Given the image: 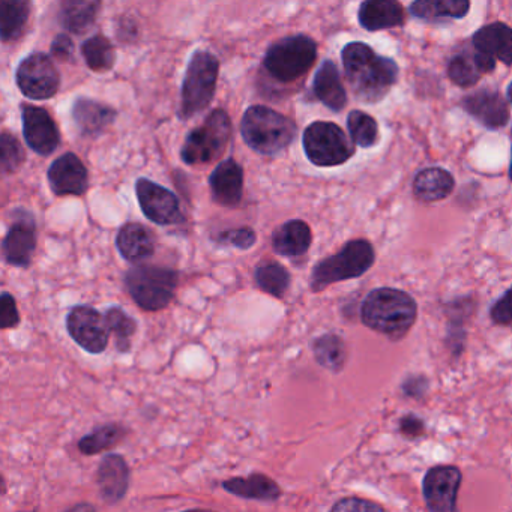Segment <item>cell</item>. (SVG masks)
I'll return each instance as SVG.
<instances>
[{
  "mask_svg": "<svg viewBox=\"0 0 512 512\" xmlns=\"http://www.w3.org/2000/svg\"><path fill=\"white\" fill-rule=\"evenodd\" d=\"M59 82L55 64L44 53L28 56L17 70V85L22 94L32 100L52 98L58 92Z\"/></svg>",
  "mask_w": 512,
  "mask_h": 512,
  "instance_id": "8fae6325",
  "label": "cell"
},
{
  "mask_svg": "<svg viewBox=\"0 0 512 512\" xmlns=\"http://www.w3.org/2000/svg\"><path fill=\"white\" fill-rule=\"evenodd\" d=\"M136 193L143 214L152 223L172 226L184 221L178 197L167 188L142 178L137 181Z\"/></svg>",
  "mask_w": 512,
  "mask_h": 512,
  "instance_id": "4fadbf2b",
  "label": "cell"
},
{
  "mask_svg": "<svg viewBox=\"0 0 512 512\" xmlns=\"http://www.w3.org/2000/svg\"><path fill=\"white\" fill-rule=\"evenodd\" d=\"M341 59L350 88L362 103H379L397 83L400 68L394 59L377 55L367 44H347Z\"/></svg>",
  "mask_w": 512,
  "mask_h": 512,
  "instance_id": "6da1fadb",
  "label": "cell"
},
{
  "mask_svg": "<svg viewBox=\"0 0 512 512\" xmlns=\"http://www.w3.org/2000/svg\"><path fill=\"white\" fill-rule=\"evenodd\" d=\"M376 262V251L367 239L347 242L337 254L326 257L311 271L310 287L314 293L340 281L362 277Z\"/></svg>",
  "mask_w": 512,
  "mask_h": 512,
  "instance_id": "3957f363",
  "label": "cell"
},
{
  "mask_svg": "<svg viewBox=\"0 0 512 512\" xmlns=\"http://www.w3.org/2000/svg\"><path fill=\"white\" fill-rule=\"evenodd\" d=\"M125 436V428L118 424H107L95 428L91 434L82 437L79 449L82 454L95 455L118 445Z\"/></svg>",
  "mask_w": 512,
  "mask_h": 512,
  "instance_id": "d6a6232c",
  "label": "cell"
},
{
  "mask_svg": "<svg viewBox=\"0 0 512 512\" xmlns=\"http://www.w3.org/2000/svg\"><path fill=\"white\" fill-rule=\"evenodd\" d=\"M101 0H61V22L67 31L83 34L100 13Z\"/></svg>",
  "mask_w": 512,
  "mask_h": 512,
  "instance_id": "f546056e",
  "label": "cell"
},
{
  "mask_svg": "<svg viewBox=\"0 0 512 512\" xmlns=\"http://www.w3.org/2000/svg\"><path fill=\"white\" fill-rule=\"evenodd\" d=\"M313 92L320 103L332 112H341L347 104L346 89L341 82L340 71L332 61H325L317 70Z\"/></svg>",
  "mask_w": 512,
  "mask_h": 512,
  "instance_id": "cb8c5ba5",
  "label": "cell"
},
{
  "mask_svg": "<svg viewBox=\"0 0 512 512\" xmlns=\"http://www.w3.org/2000/svg\"><path fill=\"white\" fill-rule=\"evenodd\" d=\"M217 239L221 245L248 250L256 244V232L250 227H241V229L226 230V232L220 233Z\"/></svg>",
  "mask_w": 512,
  "mask_h": 512,
  "instance_id": "f35d334b",
  "label": "cell"
},
{
  "mask_svg": "<svg viewBox=\"0 0 512 512\" xmlns=\"http://www.w3.org/2000/svg\"><path fill=\"white\" fill-rule=\"evenodd\" d=\"M332 511H383V508L368 500L343 499L332 506Z\"/></svg>",
  "mask_w": 512,
  "mask_h": 512,
  "instance_id": "b9f144b4",
  "label": "cell"
},
{
  "mask_svg": "<svg viewBox=\"0 0 512 512\" xmlns=\"http://www.w3.org/2000/svg\"><path fill=\"white\" fill-rule=\"evenodd\" d=\"M473 49L493 61L512 65V28L502 22L482 26L473 34Z\"/></svg>",
  "mask_w": 512,
  "mask_h": 512,
  "instance_id": "44dd1931",
  "label": "cell"
},
{
  "mask_svg": "<svg viewBox=\"0 0 512 512\" xmlns=\"http://www.w3.org/2000/svg\"><path fill=\"white\" fill-rule=\"evenodd\" d=\"M496 64V61L482 55L478 50H466L448 62V77L460 88H470L475 86L484 74L493 73Z\"/></svg>",
  "mask_w": 512,
  "mask_h": 512,
  "instance_id": "7402d4cb",
  "label": "cell"
},
{
  "mask_svg": "<svg viewBox=\"0 0 512 512\" xmlns=\"http://www.w3.org/2000/svg\"><path fill=\"white\" fill-rule=\"evenodd\" d=\"M218 70H220V64L214 55L208 52L194 53L182 85L181 110H179V116L182 119L193 118L211 104L217 88Z\"/></svg>",
  "mask_w": 512,
  "mask_h": 512,
  "instance_id": "52a82bcc",
  "label": "cell"
},
{
  "mask_svg": "<svg viewBox=\"0 0 512 512\" xmlns=\"http://www.w3.org/2000/svg\"><path fill=\"white\" fill-rule=\"evenodd\" d=\"M506 100L512 104V83H509L508 91H506Z\"/></svg>",
  "mask_w": 512,
  "mask_h": 512,
  "instance_id": "f6af8a7d",
  "label": "cell"
},
{
  "mask_svg": "<svg viewBox=\"0 0 512 512\" xmlns=\"http://www.w3.org/2000/svg\"><path fill=\"white\" fill-rule=\"evenodd\" d=\"M302 143L308 160L317 167L341 166L355 154V146L332 122H313L305 130Z\"/></svg>",
  "mask_w": 512,
  "mask_h": 512,
  "instance_id": "9c48e42d",
  "label": "cell"
},
{
  "mask_svg": "<svg viewBox=\"0 0 512 512\" xmlns=\"http://www.w3.org/2000/svg\"><path fill=\"white\" fill-rule=\"evenodd\" d=\"M455 188V179L442 167H428L421 170L413 179V194L425 203L440 202L451 196Z\"/></svg>",
  "mask_w": 512,
  "mask_h": 512,
  "instance_id": "484cf974",
  "label": "cell"
},
{
  "mask_svg": "<svg viewBox=\"0 0 512 512\" xmlns=\"http://www.w3.org/2000/svg\"><path fill=\"white\" fill-rule=\"evenodd\" d=\"M52 53L55 58L61 61H68L73 56L74 44L70 37L67 35H58L52 44Z\"/></svg>",
  "mask_w": 512,
  "mask_h": 512,
  "instance_id": "7bdbcfd3",
  "label": "cell"
},
{
  "mask_svg": "<svg viewBox=\"0 0 512 512\" xmlns=\"http://www.w3.org/2000/svg\"><path fill=\"white\" fill-rule=\"evenodd\" d=\"M461 107L467 115L472 116L488 130H499L508 125V103L499 92L490 89L473 92L461 100Z\"/></svg>",
  "mask_w": 512,
  "mask_h": 512,
  "instance_id": "2e32d148",
  "label": "cell"
},
{
  "mask_svg": "<svg viewBox=\"0 0 512 512\" xmlns=\"http://www.w3.org/2000/svg\"><path fill=\"white\" fill-rule=\"evenodd\" d=\"M2 20H0V32L2 40H17L22 37L26 25H28L29 14H31V2L29 0H2L0 2Z\"/></svg>",
  "mask_w": 512,
  "mask_h": 512,
  "instance_id": "4dcf8cb0",
  "label": "cell"
},
{
  "mask_svg": "<svg viewBox=\"0 0 512 512\" xmlns=\"http://www.w3.org/2000/svg\"><path fill=\"white\" fill-rule=\"evenodd\" d=\"M179 275L163 266L139 265L125 275V286L133 301L145 311H160L175 298Z\"/></svg>",
  "mask_w": 512,
  "mask_h": 512,
  "instance_id": "5b68a950",
  "label": "cell"
},
{
  "mask_svg": "<svg viewBox=\"0 0 512 512\" xmlns=\"http://www.w3.org/2000/svg\"><path fill=\"white\" fill-rule=\"evenodd\" d=\"M463 475L457 466H434L425 473L422 494L431 512L457 511L458 491Z\"/></svg>",
  "mask_w": 512,
  "mask_h": 512,
  "instance_id": "7c38bea8",
  "label": "cell"
},
{
  "mask_svg": "<svg viewBox=\"0 0 512 512\" xmlns=\"http://www.w3.org/2000/svg\"><path fill=\"white\" fill-rule=\"evenodd\" d=\"M418 304L409 293L392 287L371 290L362 302L361 320L367 328L400 340L415 325Z\"/></svg>",
  "mask_w": 512,
  "mask_h": 512,
  "instance_id": "7a4b0ae2",
  "label": "cell"
},
{
  "mask_svg": "<svg viewBox=\"0 0 512 512\" xmlns=\"http://www.w3.org/2000/svg\"><path fill=\"white\" fill-rule=\"evenodd\" d=\"M232 136V122L224 110H215L205 124L188 134L181 151L182 160L188 166L211 163L220 157Z\"/></svg>",
  "mask_w": 512,
  "mask_h": 512,
  "instance_id": "ba28073f",
  "label": "cell"
},
{
  "mask_svg": "<svg viewBox=\"0 0 512 512\" xmlns=\"http://www.w3.org/2000/svg\"><path fill=\"white\" fill-rule=\"evenodd\" d=\"M400 431L407 437H418L424 433V422L416 415H407L401 418Z\"/></svg>",
  "mask_w": 512,
  "mask_h": 512,
  "instance_id": "ee69618b",
  "label": "cell"
},
{
  "mask_svg": "<svg viewBox=\"0 0 512 512\" xmlns=\"http://www.w3.org/2000/svg\"><path fill=\"white\" fill-rule=\"evenodd\" d=\"M67 331L83 350L92 355H100L109 344L110 328L106 316L88 305H77L68 313Z\"/></svg>",
  "mask_w": 512,
  "mask_h": 512,
  "instance_id": "30bf717a",
  "label": "cell"
},
{
  "mask_svg": "<svg viewBox=\"0 0 512 512\" xmlns=\"http://www.w3.org/2000/svg\"><path fill=\"white\" fill-rule=\"evenodd\" d=\"M313 233L310 226L302 220L284 223L272 235V248L283 257H301L310 250Z\"/></svg>",
  "mask_w": 512,
  "mask_h": 512,
  "instance_id": "d4e9b609",
  "label": "cell"
},
{
  "mask_svg": "<svg viewBox=\"0 0 512 512\" xmlns=\"http://www.w3.org/2000/svg\"><path fill=\"white\" fill-rule=\"evenodd\" d=\"M107 325H109L110 332H113L116 337V343H118V349L122 353L130 352L131 349V337L136 334L137 322L125 313L121 307H110L106 311Z\"/></svg>",
  "mask_w": 512,
  "mask_h": 512,
  "instance_id": "8d00e7d4",
  "label": "cell"
},
{
  "mask_svg": "<svg viewBox=\"0 0 512 512\" xmlns=\"http://www.w3.org/2000/svg\"><path fill=\"white\" fill-rule=\"evenodd\" d=\"M491 322L494 325H512V287H509L502 298L494 302L490 310Z\"/></svg>",
  "mask_w": 512,
  "mask_h": 512,
  "instance_id": "ab89813d",
  "label": "cell"
},
{
  "mask_svg": "<svg viewBox=\"0 0 512 512\" xmlns=\"http://www.w3.org/2000/svg\"><path fill=\"white\" fill-rule=\"evenodd\" d=\"M470 0H413L409 13L427 23L460 20L469 14Z\"/></svg>",
  "mask_w": 512,
  "mask_h": 512,
  "instance_id": "4316f807",
  "label": "cell"
},
{
  "mask_svg": "<svg viewBox=\"0 0 512 512\" xmlns=\"http://www.w3.org/2000/svg\"><path fill=\"white\" fill-rule=\"evenodd\" d=\"M212 197L221 206H238L244 193V170L235 160L223 161L209 178Z\"/></svg>",
  "mask_w": 512,
  "mask_h": 512,
  "instance_id": "d6986e66",
  "label": "cell"
},
{
  "mask_svg": "<svg viewBox=\"0 0 512 512\" xmlns=\"http://www.w3.org/2000/svg\"><path fill=\"white\" fill-rule=\"evenodd\" d=\"M98 487L104 502L118 503L130 487V467L122 455L109 454L101 460L97 472Z\"/></svg>",
  "mask_w": 512,
  "mask_h": 512,
  "instance_id": "ac0fdd59",
  "label": "cell"
},
{
  "mask_svg": "<svg viewBox=\"0 0 512 512\" xmlns=\"http://www.w3.org/2000/svg\"><path fill=\"white\" fill-rule=\"evenodd\" d=\"M358 22L368 32L386 31L404 25L406 13L398 0H364Z\"/></svg>",
  "mask_w": 512,
  "mask_h": 512,
  "instance_id": "ffe728a7",
  "label": "cell"
},
{
  "mask_svg": "<svg viewBox=\"0 0 512 512\" xmlns=\"http://www.w3.org/2000/svg\"><path fill=\"white\" fill-rule=\"evenodd\" d=\"M116 247L127 262L140 263L154 256L152 233L139 223H127L116 236Z\"/></svg>",
  "mask_w": 512,
  "mask_h": 512,
  "instance_id": "603a6c76",
  "label": "cell"
},
{
  "mask_svg": "<svg viewBox=\"0 0 512 512\" xmlns=\"http://www.w3.org/2000/svg\"><path fill=\"white\" fill-rule=\"evenodd\" d=\"M254 278L257 286L274 298H283L292 281L289 271L278 262L260 263L254 272Z\"/></svg>",
  "mask_w": 512,
  "mask_h": 512,
  "instance_id": "1f68e13d",
  "label": "cell"
},
{
  "mask_svg": "<svg viewBox=\"0 0 512 512\" xmlns=\"http://www.w3.org/2000/svg\"><path fill=\"white\" fill-rule=\"evenodd\" d=\"M509 179L512 182V151H511V164H509Z\"/></svg>",
  "mask_w": 512,
  "mask_h": 512,
  "instance_id": "bcb514c9",
  "label": "cell"
},
{
  "mask_svg": "<svg viewBox=\"0 0 512 512\" xmlns=\"http://www.w3.org/2000/svg\"><path fill=\"white\" fill-rule=\"evenodd\" d=\"M82 53L85 56L86 64L92 71L104 73L115 65L116 53L112 43L103 35H95L89 38L82 46Z\"/></svg>",
  "mask_w": 512,
  "mask_h": 512,
  "instance_id": "e575fe53",
  "label": "cell"
},
{
  "mask_svg": "<svg viewBox=\"0 0 512 512\" xmlns=\"http://www.w3.org/2000/svg\"><path fill=\"white\" fill-rule=\"evenodd\" d=\"M47 179L56 196H83L88 190V170L74 154L58 158L50 166Z\"/></svg>",
  "mask_w": 512,
  "mask_h": 512,
  "instance_id": "e0dca14e",
  "label": "cell"
},
{
  "mask_svg": "<svg viewBox=\"0 0 512 512\" xmlns=\"http://www.w3.org/2000/svg\"><path fill=\"white\" fill-rule=\"evenodd\" d=\"M0 146H2V170L5 175L16 172L25 161V151H23L19 140L11 136L10 133H4L0 140Z\"/></svg>",
  "mask_w": 512,
  "mask_h": 512,
  "instance_id": "74e56055",
  "label": "cell"
},
{
  "mask_svg": "<svg viewBox=\"0 0 512 512\" xmlns=\"http://www.w3.org/2000/svg\"><path fill=\"white\" fill-rule=\"evenodd\" d=\"M313 350L317 362L328 370L340 371L346 362V346L338 335H322L314 341Z\"/></svg>",
  "mask_w": 512,
  "mask_h": 512,
  "instance_id": "836d02e7",
  "label": "cell"
},
{
  "mask_svg": "<svg viewBox=\"0 0 512 512\" xmlns=\"http://www.w3.org/2000/svg\"><path fill=\"white\" fill-rule=\"evenodd\" d=\"M317 59V44L305 35H293L275 43L266 53V71L281 83H292L310 71Z\"/></svg>",
  "mask_w": 512,
  "mask_h": 512,
  "instance_id": "8992f818",
  "label": "cell"
},
{
  "mask_svg": "<svg viewBox=\"0 0 512 512\" xmlns=\"http://www.w3.org/2000/svg\"><path fill=\"white\" fill-rule=\"evenodd\" d=\"M37 248V223L28 211H16L13 223L2 242L4 259L16 268H28Z\"/></svg>",
  "mask_w": 512,
  "mask_h": 512,
  "instance_id": "5bb4252c",
  "label": "cell"
},
{
  "mask_svg": "<svg viewBox=\"0 0 512 512\" xmlns=\"http://www.w3.org/2000/svg\"><path fill=\"white\" fill-rule=\"evenodd\" d=\"M241 131L251 149L259 154L275 155L293 142L296 125L275 110L253 106L242 118Z\"/></svg>",
  "mask_w": 512,
  "mask_h": 512,
  "instance_id": "277c9868",
  "label": "cell"
},
{
  "mask_svg": "<svg viewBox=\"0 0 512 512\" xmlns=\"http://www.w3.org/2000/svg\"><path fill=\"white\" fill-rule=\"evenodd\" d=\"M23 133L32 151L47 157L58 149L61 137L52 116L41 107H22Z\"/></svg>",
  "mask_w": 512,
  "mask_h": 512,
  "instance_id": "9a60e30c",
  "label": "cell"
},
{
  "mask_svg": "<svg viewBox=\"0 0 512 512\" xmlns=\"http://www.w3.org/2000/svg\"><path fill=\"white\" fill-rule=\"evenodd\" d=\"M20 323V314L17 302L11 293L4 292L0 296V328H16Z\"/></svg>",
  "mask_w": 512,
  "mask_h": 512,
  "instance_id": "60d3db41",
  "label": "cell"
},
{
  "mask_svg": "<svg viewBox=\"0 0 512 512\" xmlns=\"http://www.w3.org/2000/svg\"><path fill=\"white\" fill-rule=\"evenodd\" d=\"M223 487L229 493L242 497V499L272 502V500H277L281 496V490L277 482L272 481L269 476L262 475V473H253V475H248L247 478L229 479V481L223 482Z\"/></svg>",
  "mask_w": 512,
  "mask_h": 512,
  "instance_id": "f1b7e54d",
  "label": "cell"
},
{
  "mask_svg": "<svg viewBox=\"0 0 512 512\" xmlns=\"http://www.w3.org/2000/svg\"><path fill=\"white\" fill-rule=\"evenodd\" d=\"M347 128L355 145L361 148H373L379 142V127L376 119L361 110H353L347 116Z\"/></svg>",
  "mask_w": 512,
  "mask_h": 512,
  "instance_id": "d590c367",
  "label": "cell"
},
{
  "mask_svg": "<svg viewBox=\"0 0 512 512\" xmlns=\"http://www.w3.org/2000/svg\"><path fill=\"white\" fill-rule=\"evenodd\" d=\"M73 118L83 134L98 136L115 121L116 112L106 104L88 100V98H80L74 104Z\"/></svg>",
  "mask_w": 512,
  "mask_h": 512,
  "instance_id": "83f0119b",
  "label": "cell"
}]
</instances>
